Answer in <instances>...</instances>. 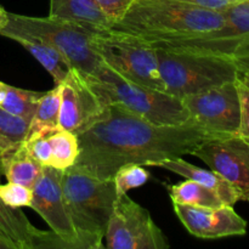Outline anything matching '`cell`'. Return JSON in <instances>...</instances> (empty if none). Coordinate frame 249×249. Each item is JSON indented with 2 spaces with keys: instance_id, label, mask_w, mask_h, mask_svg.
<instances>
[{
  "instance_id": "cell-16",
  "label": "cell",
  "mask_w": 249,
  "mask_h": 249,
  "mask_svg": "<svg viewBox=\"0 0 249 249\" xmlns=\"http://www.w3.org/2000/svg\"><path fill=\"white\" fill-rule=\"evenodd\" d=\"M150 167H160L175 173L178 175L186 178V179L194 180L208 189L213 190L218 194L221 201L226 206H235L238 201H241V194L233 185H231L225 178L221 177L214 170L202 169L196 167L191 163L182 160V157L168 158V160H158V162L151 163Z\"/></svg>"
},
{
  "instance_id": "cell-9",
  "label": "cell",
  "mask_w": 249,
  "mask_h": 249,
  "mask_svg": "<svg viewBox=\"0 0 249 249\" xmlns=\"http://www.w3.org/2000/svg\"><path fill=\"white\" fill-rule=\"evenodd\" d=\"M181 101L189 112L190 119L216 138L238 135L241 112L235 80L185 96Z\"/></svg>"
},
{
  "instance_id": "cell-21",
  "label": "cell",
  "mask_w": 249,
  "mask_h": 249,
  "mask_svg": "<svg viewBox=\"0 0 249 249\" xmlns=\"http://www.w3.org/2000/svg\"><path fill=\"white\" fill-rule=\"evenodd\" d=\"M51 143L50 167L66 170L73 167L79 157V140L73 131L56 129L49 134Z\"/></svg>"
},
{
  "instance_id": "cell-15",
  "label": "cell",
  "mask_w": 249,
  "mask_h": 249,
  "mask_svg": "<svg viewBox=\"0 0 249 249\" xmlns=\"http://www.w3.org/2000/svg\"><path fill=\"white\" fill-rule=\"evenodd\" d=\"M2 175L0 163V178ZM0 236L11 243L15 249L63 248L60 238L53 231L34 228L19 208L6 206L0 198Z\"/></svg>"
},
{
  "instance_id": "cell-33",
  "label": "cell",
  "mask_w": 249,
  "mask_h": 249,
  "mask_svg": "<svg viewBox=\"0 0 249 249\" xmlns=\"http://www.w3.org/2000/svg\"><path fill=\"white\" fill-rule=\"evenodd\" d=\"M7 22H9V12L0 5V31L6 27Z\"/></svg>"
},
{
  "instance_id": "cell-23",
  "label": "cell",
  "mask_w": 249,
  "mask_h": 249,
  "mask_svg": "<svg viewBox=\"0 0 249 249\" xmlns=\"http://www.w3.org/2000/svg\"><path fill=\"white\" fill-rule=\"evenodd\" d=\"M40 95L41 92L24 90L7 84L5 99L2 104L0 105V107L6 109L11 114L26 119L31 123Z\"/></svg>"
},
{
  "instance_id": "cell-11",
  "label": "cell",
  "mask_w": 249,
  "mask_h": 249,
  "mask_svg": "<svg viewBox=\"0 0 249 249\" xmlns=\"http://www.w3.org/2000/svg\"><path fill=\"white\" fill-rule=\"evenodd\" d=\"M225 22L219 29L203 36L173 40L151 41L155 48L182 49L199 53L232 55L236 46L249 38V0H241L224 10Z\"/></svg>"
},
{
  "instance_id": "cell-22",
  "label": "cell",
  "mask_w": 249,
  "mask_h": 249,
  "mask_svg": "<svg viewBox=\"0 0 249 249\" xmlns=\"http://www.w3.org/2000/svg\"><path fill=\"white\" fill-rule=\"evenodd\" d=\"M61 96L58 87L48 92H41L38 100L36 112L33 114L27 136L31 134L39 133L45 130H55L58 129V118H60Z\"/></svg>"
},
{
  "instance_id": "cell-26",
  "label": "cell",
  "mask_w": 249,
  "mask_h": 249,
  "mask_svg": "<svg viewBox=\"0 0 249 249\" xmlns=\"http://www.w3.org/2000/svg\"><path fill=\"white\" fill-rule=\"evenodd\" d=\"M235 83L240 99L241 112L240 130L237 136L249 143V70L240 71Z\"/></svg>"
},
{
  "instance_id": "cell-14",
  "label": "cell",
  "mask_w": 249,
  "mask_h": 249,
  "mask_svg": "<svg viewBox=\"0 0 249 249\" xmlns=\"http://www.w3.org/2000/svg\"><path fill=\"white\" fill-rule=\"evenodd\" d=\"M174 212L182 225L191 235L203 240L243 236L247 232V223L232 206L204 208L173 203Z\"/></svg>"
},
{
  "instance_id": "cell-4",
  "label": "cell",
  "mask_w": 249,
  "mask_h": 249,
  "mask_svg": "<svg viewBox=\"0 0 249 249\" xmlns=\"http://www.w3.org/2000/svg\"><path fill=\"white\" fill-rule=\"evenodd\" d=\"M156 49L163 92L180 100L226 82H232L240 72L231 55L182 49Z\"/></svg>"
},
{
  "instance_id": "cell-32",
  "label": "cell",
  "mask_w": 249,
  "mask_h": 249,
  "mask_svg": "<svg viewBox=\"0 0 249 249\" xmlns=\"http://www.w3.org/2000/svg\"><path fill=\"white\" fill-rule=\"evenodd\" d=\"M15 146V143L10 142L9 140H6L5 138H2L1 135H0V157H2V155H4L6 151H9L10 148H12Z\"/></svg>"
},
{
  "instance_id": "cell-34",
  "label": "cell",
  "mask_w": 249,
  "mask_h": 249,
  "mask_svg": "<svg viewBox=\"0 0 249 249\" xmlns=\"http://www.w3.org/2000/svg\"><path fill=\"white\" fill-rule=\"evenodd\" d=\"M6 88H7V84L0 82V105L2 104V101H4V99H5V94H6Z\"/></svg>"
},
{
  "instance_id": "cell-27",
  "label": "cell",
  "mask_w": 249,
  "mask_h": 249,
  "mask_svg": "<svg viewBox=\"0 0 249 249\" xmlns=\"http://www.w3.org/2000/svg\"><path fill=\"white\" fill-rule=\"evenodd\" d=\"M56 130V129H55ZM53 130L39 131L31 134L23 140L24 146L28 150L29 155L43 167H50L51 163V143L49 140V134Z\"/></svg>"
},
{
  "instance_id": "cell-31",
  "label": "cell",
  "mask_w": 249,
  "mask_h": 249,
  "mask_svg": "<svg viewBox=\"0 0 249 249\" xmlns=\"http://www.w3.org/2000/svg\"><path fill=\"white\" fill-rule=\"evenodd\" d=\"M231 56L238 66V70H249V38L241 41Z\"/></svg>"
},
{
  "instance_id": "cell-25",
  "label": "cell",
  "mask_w": 249,
  "mask_h": 249,
  "mask_svg": "<svg viewBox=\"0 0 249 249\" xmlns=\"http://www.w3.org/2000/svg\"><path fill=\"white\" fill-rule=\"evenodd\" d=\"M28 129V121L11 114L6 109L0 107V135L2 138L17 145L27 138Z\"/></svg>"
},
{
  "instance_id": "cell-5",
  "label": "cell",
  "mask_w": 249,
  "mask_h": 249,
  "mask_svg": "<svg viewBox=\"0 0 249 249\" xmlns=\"http://www.w3.org/2000/svg\"><path fill=\"white\" fill-rule=\"evenodd\" d=\"M96 32L99 31L56 17H32L9 12V22L0 31V36L9 39L16 36H29L46 41L67 58L71 67L95 77L105 63L92 46V36Z\"/></svg>"
},
{
  "instance_id": "cell-24",
  "label": "cell",
  "mask_w": 249,
  "mask_h": 249,
  "mask_svg": "<svg viewBox=\"0 0 249 249\" xmlns=\"http://www.w3.org/2000/svg\"><path fill=\"white\" fill-rule=\"evenodd\" d=\"M148 179L150 173L143 168V165L136 163L122 165L113 177L117 197L126 195L129 190L142 186L148 181Z\"/></svg>"
},
{
  "instance_id": "cell-36",
  "label": "cell",
  "mask_w": 249,
  "mask_h": 249,
  "mask_svg": "<svg viewBox=\"0 0 249 249\" xmlns=\"http://www.w3.org/2000/svg\"><path fill=\"white\" fill-rule=\"evenodd\" d=\"M242 201H247V202H249V192H247V194H246V196L243 197Z\"/></svg>"
},
{
  "instance_id": "cell-28",
  "label": "cell",
  "mask_w": 249,
  "mask_h": 249,
  "mask_svg": "<svg viewBox=\"0 0 249 249\" xmlns=\"http://www.w3.org/2000/svg\"><path fill=\"white\" fill-rule=\"evenodd\" d=\"M32 189L17 182L7 181L6 184H0V198L6 206L11 208H22L31 207Z\"/></svg>"
},
{
  "instance_id": "cell-19",
  "label": "cell",
  "mask_w": 249,
  "mask_h": 249,
  "mask_svg": "<svg viewBox=\"0 0 249 249\" xmlns=\"http://www.w3.org/2000/svg\"><path fill=\"white\" fill-rule=\"evenodd\" d=\"M12 40L17 41L23 46L34 58L39 61L41 66L48 71L53 77L55 84H60L71 71V65L67 58L56 48L40 39L29 38V36H12Z\"/></svg>"
},
{
  "instance_id": "cell-10",
  "label": "cell",
  "mask_w": 249,
  "mask_h": 249,
  "mask_svg": "<svg viewBox=\"0 0 249 249\" xmlns=\"http://www.w3.org/2000/svg\"><path fill=\"white\" fill-rule=\"evenodd\" d=\"M62 173L63 170L53 167H43L40 177L32 187L31 208L50 226L51 231L62 242L63 248L82 249L66 206L61 184Z\"/></svg>"
},
{
  "instance_id": "cell-8",
  "label": "cell",
  "mask_w": 249,
  "mask_h": 249,
  "mask_svg": "<svg viewBox=\"0 0 249 249\" xmlns=\"http://www.w3.org/2000/svg\"><path fill=\"white\" fill-rule=\"evenodd\" d=\"M109 249H168L169 242L150 212L128 195L117 197L106 233Z\"/></svg>"
},
{
  "instance_id": "cell-17",
  "label": "cell",
  "mask_w": 249,
  "mask_h": 249,
  "mask_svg": "<svg viewBox=\"0 0 249 249\" xmlns=\"http://www.w3.org/2000/svg\"><path fill=\"white\" fill-rule=\"evenodd\" d=\"M49 16L75 22L99 32L108 31L112 26L94 0H50Z\"/></svg>"
},
{
  "instance_id": "cell-1",
  "label": "cell",
  "mask_w": 249,
  "mask_h": 249,
  "mask_svg": "<svg viewBox=\"0 0 249 249\" xmlns=\"http://www.w3.org/2000/svg\"><path fill=\"white\" fill-rule=\"evenodd\" d=\"M79 157L74 167L106 180L122 165L151 163L194 155L203 142L216 138L192 121L180 125H157L117 104L105 107L91 124L77 133Z\"/></svg>"
},
{
  "instance_id": "cell-2",
  "label": "cell",
  "mask_w": 249,
  "mask_h": 249,
  "mask_svg": "<svg viewBox=\"0 0 249 249\" xmlns=\"http://www.w3.org/2000/svg\"><path fill=\"white\" fill-rule=\"evenodd\" d=\"M224 22V11L175 0H135L108 32L151 43L203 36Z\"/></svg>"
},
{
  "instance_id": "cell-7",
  "label": "cell",
  "mask_w": 249,
  "mask_h": 249,
  "mask_svg": "<svg viewBox=\"0 0 249 249\" xmlns=\"http://www.w3.org/2000/svg\"><path fill=\"white\" fill-rule=\"evenodd\" d=\"M92 46L105 63L125 79L163 91L157 49L131 36L104 31L92 36Z\"/></svg>"
},
{
  "instance_id": "cell-30",
  "label": "cell",
  "mask_w": 249,
  "mask_h": 249,
  "mask_svg": "<svg viewBox=\"0 0 249 249\" xmlns=\"http://www.w3.org/2000/svg\"><path fill=\"white\" fill-rule=\"evenodd\" d=\"M175 1L195 5V6L203 7V9L224 11L225 9L230 7L231 5L236 4V2L241 1V0H175Z\"/></svg>"
},
{
  "instance_id": "cell-3",
  "label": "cell",
  "mask_w": 249,
  "mask_h": 249,
  "mask_svg": "<svg viewBox=\"0 0 249 249\" xmlns=\"http://www.w3.org/2000/svg\"><path fill=\"white\" fill-rule=\"evenodd\" d=\"M61 184L80 248H104L102 240L117 198L113 179H97L73 165L63 170Z\"/></svg>"
},
{
  "instance_id": "cell-18",
  "label": "cell",
  "mask_w": 249,
  "mask_h": 249,
  "mask_svg": "<svg viewBox=\"0 0 249 249\" xmlns=\"http://www.w3.org/2000/svg\"><path fill=\"white\" fill-rule=\"evenodd\" d=\"M1 168L2 175L6 178L7 181L17 182L31 189L43 170V165L29 155L23 141L2 155Z\"/></svg>"
},
{
  "instance_id": "cell-20",
  "label": "cell",
  "mask_w": 249,
  "mask_h": 249,
  "mask_svg": "<svg viewBox=\"0 0 249 249\" xmlns=\"http://www.w3.org/2000/svg\"><path fill=\"white\" fill-rule=\"evenodd\" d=\"M167 190L173 203L204 208H219L224 206L216 192L194 180L186 179L179 184L167 185Z\"/></svg>"
},
{
  "instance_id": "cell-12",
  "label": "cell",
  "mask_w": 249,
  "mask_h": 249,
  "mask_svg": "<svg viewBox=\"0 0 249 249\" xmlns=\"http://www.w3.org/2000/svg\"><path fill=\"white\" fill-rule=\"evenodd\" d=\"M57 87L61 96L58 129L79 133L106 107L90 84L88 75L77 68H71L67 77Z\"/></svg>"
},
{
  "instance_id": "cell-35",
  "label": "cell",
  "mask_w": 249,
  "mask_h": 249,
  "mask_svg": "<svg viewBox=\"0 0 249 249\" xmlns=\"http://www.w3.org/2000/svg\"><path fill=\"white\" fill-rule=\"evenodd\" d=\"M0 249H15L14 246L0 236Z\"/></svg>"
},
{
  "instance_id": "cell-13",
  "label": "cell",
  "mask_w": 249,
  "mask_h": 249,
  "mask_svg": "<svg viewBox=\"0 0 249 249\" xmlns=\"http://www.w3.org/2000/svg\"><path fill=\"white\" fill-rule=\"evenodd\" d=\"M192 156L233 185L241 199L249 192V143L245 140L238 136L213 139L202 143Z\"/></svg>"
},
{
  "instance_id": "cell-29",
  "label": "cell",
  "mask_w": 249,
  "mask_h": 249,
  "mask_svg": "<svg viewBox=\"0 0 249 249\" xmlns=\"http://www.w3.org/2000/svg\"><path fill=\"white\" fill-rule=\"evenodd\" d=\"M94 1L113 24L126 14L135 0H94Z\"/></svg>"
},
{
  "instance_id": "cell-6",
  "label": "cell",
  "mask_w": 249,
  "mask_h": 249,
  "mask_svg": "<svg viewBox=\"0 0 249 249\" xmlns=\"http://www.w3.org/2000/svg\"><path fill=\"white\" fill-rule=\"evenodd\" d=\"M88 78L106 106L117 104L157 125H180L191 121L181 100L130 82L106 63L95 77Z\"/></svg>"
}]
</instances>
